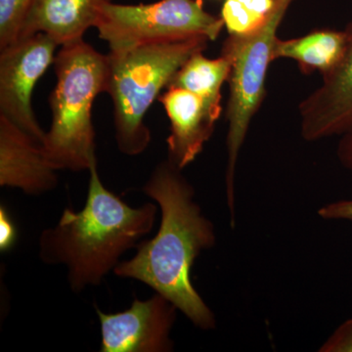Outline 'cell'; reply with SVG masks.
Masks as SVG:
<instances>
[{"label": "cell", "instance_id": "cell-10", "mask_svg": "<svg viewBox=\"0 0 352 352\" xmlns=\"http://www.w3.org/2000/svg\"><path fill=\"white\" fill-rule=\"evenodd\" d=\"M170 122L166 139L168 161L180 170L195 161L212 138L219 116L201 97L179 87H168L160 95Z\"/></svg>", "mask_w": 352, "mask_h": 352}, {"label": "cell", "instance_id": "cell-13", "mask_svg": "<svg viewBox=\"0 0 352 352\" xmlns=\"http://www.w3.org/2000/svg\"><path fill=\"white\" fill-rule=\"evenodd\" d=\"M346 34L336 30H316L305 36L291 39L276 38L273 46V60L291 59L302 73L318 72L328 75L339 65L346 50Z\"/></svg>", "mask_w": 352, "mask_h": 352}, {"label": "cell", "instance_id": "cell-2", "mask_svg": "<svg viewBox=\"0 0 352 352\" xmlns=\"http://www.w3.org/2000/svg\"><path fill=\"white\" fill-rule=\"evenodd\" d=\"M88 170L85 208L78 212L66 208L57 226L44 230L39 239L43 263L64 264L74 292L100 284L122 254L151 232L157 212L152 203L131 208L105 188L97 161Z\"/></svg>", "mask_w": 352, "mask_h": 352}, {"label": "cell", "instance_id": "cell-1", "mask_svg": "<svg viewBox=\"0 0 352 352\" xmlns=\"http://www.w3.org/2000/svg\"><path fill=\"white\" fill-rule=\"evenodd\" d=\"M182 170L168 160L153 170L143 191L161 208V226L156 236L141 242L135 256L118 264L113 273L148 285L197 327L210 330L217 325L214 314L194 288L190 272L197 256L214 247L217 237Z\"/></svg>", "mask_w": 352, "mask_h": 352}, {"label": "cell", "instance_id": "cell-11", "mask_svg": "<svg viewBox=\"0 0 352 352\" xmlns=\"http://www.w3.org/2000/svg\"><path fill=\"white\" fill-rule=\"evenodd\" d=\"M56 171L43 145L0 115V185L39 195L57 186Z\"/></svg>", "mask_w": 352, "mask_h": 352}, {"label": "cell", "instance_id": "cell-16", "mask_svg": "<svg viewBox=\"0 0 352 352\" xmlns=\"http://www.w3.org/2000/svg\"><path fill=\"white\" fill-rule=\"evenodd\" d=\"M34 0H0V50L17 43Z\"/></svg>", "mask_w": 352, "mask_h": 352}, {"label": "cell", "instance_id": "cell-17", "mask_svg": "<svg viewBox=\"0 0 352 352\" xmlns=\"http://www.w3.org/2000/svg\"><path fill=\"white\" fill-rule=\"evenodd\" d=\"M320 352H352V318L347 319L324 342Z\"/></svg>", "mask_w": 352, "mask_h": 352}, {"label": "cell", "instance_id": "cell-8", "mask_svg": "<svg viewBox=\"0 0 352 352\" xmlns=\"http://www.w3.org/2000/svg\"><path fill=\"white\" fill-rule=\"evenodd\" d=\"M177 308L156 293L149 300H134L119 314H107L96 307L100 320L102 352H168L173 351L170 331Z\"/></svg>", "mask_w": 352, "mask_h": 352}, {"label": "cell", "instance_id": "cell-7", "mask_svg": "<svg viewBox=\"0 0 352 352\" xmlns=\"http://www.w3.org/2000/svg\"><path fill=\"white\" fill-rule=\"evenodd\" d=\"M58 44L39 32L0 50V115L43 145L46 132L32 107L39 78L54 63Z\"/></svg>", "mask_w": 352, "mask_h": 352}, {"label": "cell", "instance_id": "cell-6", "mask_svg": "<svg viewBox=\"0 0 352 352\" xmlns=\"http://www.w3.org/2000/svg\"><path fill=\"white\" fill-rule=\"evenodd\" d=\"M223 28L220 16L205 10L203 0H159L136 6L109 2L95 29L110 50H119L199 38L214 41Z\"/></svg>", "mask_w": 352, "mask_h": 352}, {"label": "cell", "instance_id": "cell-5", "mask_svg": "<svg viewBox=\"0 0 352 352\" xmlns=\"http://www.w3.org/2000/svg\"><path fill=\"white\" fill-rule=\"evenodd\" d=\"M295 0H276L270 21L250 36H229L224 41L222 54L230 58L229 100L226 118L227 204L231 226H235V171L241 149L244 145L252 118L258 113L265 95V82L272 57L277 31L287 11Z\"/></svg>", "mask_w": 352, "mask_h": 352}, {"label": "cell", "instance_id": "cell-4", "mask_svg": "<svg viewBox=\"0 0 352 352\" xmlns=\"http://www.w3.org/2000/svg\"><path fill=\"white\" fill-rule=\"evenodd\" d=\"M208 43L199 38L110 50L105 94L112 99L116 141L122 154L138 156L147 149L151 131L146 113L183 64Z\"/></svg>", "mask_w": 352, "mask_h": 352}, {"label": "cell", "instance_id": "cell-18", "mask_svg": "<svg viewBox=\"0 0 352 352\" xmlns=\"http://www.w3.org/2000/svg\"><path fill=\"white\" fill-rule=\"evenodd\" d=\"M319 217L327 220H346L352 222V200L333 201L318 210Z\"/></svg>", "mask_w": 352, "mask_h": 352}, {"label": "cell", "instance_id": "cell-19", "mask_svg": "<svg viewBox=\"0 0 352 352\" xmlns=\"http://www.w3.org/2000/svg\"><path fill=\"white\" fill-rule=\"evenodd\" d=\"M17 240L15 224L9 217L6 207L0 208V250L7 252L13 247Z\"/></svg>", "mask_w": 352, "mask_h": 352}, {"label": "cell", "instance_id": "cell-15", "mask_svg": "<svg viewBox=\"0 0 352 352\" xmlns=\"http://www.w3.org/2000/svg\"><path fill=\"white\" fill-rule=\"evenodd\" d=\"M276 0H224L220 18L229 36L254 34L270 21Z\"/></svg>", "mask_w": 352, "mask_h": 352}, {"label": "cell", "instance_id": "cell-9", "mask_svg": "<svg viewBox=\"0 0 352 352\" xmlns=\"http://www.w3.org/2000/svg\"><path fill=\"white\" fill-rule=\"evenodd\" d=\"M346 50L339 65L300 104V132L307 141L342 136L352 127V21L344 30Z\"/></svg>", "mask_w": 352, "mask_h": 352}, {"label": "cell", "instance_id": "cell-14", "mask_svg": "<svg viewBox=\"0 0 352 352\" xmlns=\"http://www.w3.org/2000/svg\"><path fill=\"white\" fill-rule=\"evenodd\" d=\"M230 58L210 59L197 52L178 69L168 87H179L201 97L217 116L221 115V88L230 76Z\"/></svg>", "mask_w": 352, "mask_h": 352}, {"label": "cell", "instance_id": "cell-3", "mask_svg": "<svg viewBox=\"0 0 352 352\" xmlns=\"http://www.w3.org/2000/svg\"><path fill=\"white\" fill-rule=\"evenodd\" d=\"M57 82L50 97L52 120L43 143L55 170H89L95 154L92 107L105 94L108 57L85 39L61 46L54 60Z\"/></svg>", "mask_w": 352, "mask_h": 352}, {"label": "cell", "instance_id": "cell-20", "mask_svg": "<svg viewBox=\"0 0 352 352\" xmlns=\"http://www.w3.org/2000/svg\"><path fill=\"white\" fill-rule=\"evenodd\" d=\"M337 156L342 166L352 173V127L340 136Z\"/></svg>", "mask_w": 352, "mask_h": 352}, {"label": "cell", "instance_id": "cell-12", "mask_svg": "<svg viewBox=\"0 0 352 352\" xmlns=\"http://www.w3.org/2000/svg\"><path fill=\"white\" fill-rule=\"evenodd\" d=\"M113 0H34L25 18L20 38L47 34L58 46L82 41L96 27L102 7Z\"/></svg>", "mask_w": 352, "mask_h": 352}]
</instances>
